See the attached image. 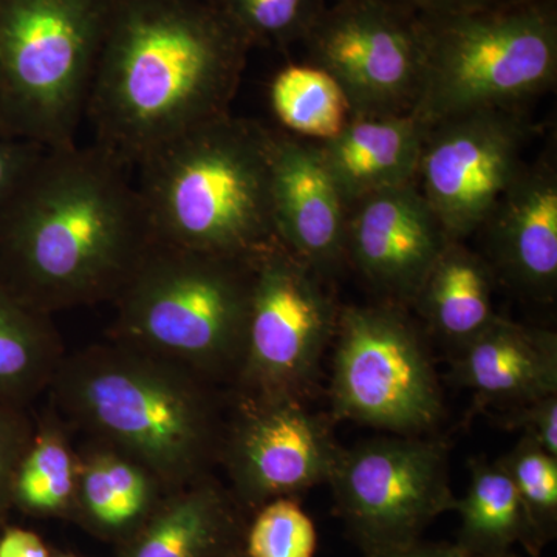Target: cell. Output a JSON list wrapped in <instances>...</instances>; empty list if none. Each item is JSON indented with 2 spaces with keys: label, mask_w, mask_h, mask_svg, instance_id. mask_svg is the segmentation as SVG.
Instances as JSON below:
<instances>
[{
  "label": "cell",
  "mask_w": 557,
  "mask_h": 557,
  "mask_svg": "<svg viewBox=\"0 0 557 557\" xmlns=\"http://www.w3.org/2000/svg\"><path fill=\"white\" fill-rule=\"evenodd\" d=\"M64 357L50 314L33 309L0 277V401L21 405L49 391Z\"/></svg>",
  "instance_id": "44dd1931"
},
{
  "label": "cell",
  "mask_w": 557,
  "mask_h": 557,
  "mask_svg": "<svg viewBox=\"0 0 557 557\" xmlns=\"http://www.w3.org/2000/svg\"><path fill=\"white\" fill-rule=\"evenodd\" d=\"M426 134L412 113L351 116L335 138L319 146L350 207L370 194L416 183Z\"/></svg>",
  "instance_id": "ac0fdd59"
},
{
  "label": "cell",
  "mask_w": 557,
  "mask_h": 557,
  "mask_svg": "<svg viewBox=\"0 0 557 557\" xmlns=\"http://www.w3.org/2000/svg\"><path fill=\"white\" fill-rule=\"evenodd\" d=\"M317 271L281 242L251 260V292L236 384L242 395H296L336 332Z\"/></svg>",
  "instance_id": "9c48e42d"
},
{
  "label": "cell",
  "mask_w": 557,
  "mask_h": 557,
  "mask_svg": "<svg viewBox=\"0 0 557 557\" xmlns=\"http://www.w3.org/2000/svg\"><path fill=\"white\" fill-rule=\"evenodd\" d=\"M116 0H0V134L76 145Z\"/></svg>",
  "instance_id": "52a82bcc"
},
{
  "label": "cell",
  "mask_w": 557,
  "mask_h": 557,
  "mask_svg": "<svg viewBox=\"0 0 557 557\" xmlns=\"http://www.w3.org/2000/svg\"><path fill=\"white\" fill-rule=\"evenodd\" d=\"M270 132L226 113L146 157L137 189L152 239L234 259L277 244Z\"/></svg>",
  "instance_id": "277c9868"
},
{
  "label": "cell",
  "mask_w": 557,
  "mask_h": 557,
  "mask_svg": "<svg viewBox=\"0 0 557 557\" xmlns=\"http://www.w3.org/2000/svg\"><path fill=\"white\" fill-rule=\"evenodd\" d=\"M152 240L127 168L95 145L47 149L0 223V277L50 317L113 302Z\"/></svg>",
  "instance_id": "7a4b0ae2"
},
{
  "label": "cell",
  "mask_w": 557,
  "mask_h": 557,
  "mask_svg": "<svg viewBox=\"0 0 557 557\" xmlns=\"http://www.w3.org/2000/svg\"><path fill=\"white\" fill-rule=\"evenodd\" d=\"M519 409L509 423L522 429L523 438L557 457V394L528 403Z\"/></svg>",
  "instance_id": "4dcf8cb0"
},
{
  "label": "cell",
  "mask_w": 557,
  "mask_h": 557,
  "mask_svg": "<svg viewBox=\"0 0 557 557\" xmlns=\"http://www.w3.org/2000/svg\"><path fill=\"white\" fill-rule=\"evenodd\" d=\"M368 557H468V555L458 545L424 544L418 541L405 547L369 553Z\"/></svg>",
  "instance_id": "836d02e7"
},
{
  "label": "cell",
  "mask_w": 557,
  "mask_h": 557,
  "mask_svg": "<svg viewBox=\"0 0 557 557\" xmlns=\"http://www.w3.org/2000/svg\"><path fill=\"white\" fill-rule=\"evenodd\" d=\"M317 547V528L309 516L292 497H281L258 509L242 552L245 557H313Z\"/></svg>",
  "instance_id": "83f0119b"
},
{
  "label": "cell",
  "mask_w": 557,
  "mask_h": 557,
  "mask_svg": "<svg viewBox=\"0 0 557 557\" xmlns=\"http://www.w3.org/2000/svg\"><path fill=\"white\" fill-rule=\"evenodd\" d=\"M222 557H245L244 552H242V548L234 549V552L228 553V555L222 556Z\"/></svg>",
  "instance_id": "e575fe53"
},
{
  "label": "cell",
  "mask_w": 557,
  "mask_h": 557,
  "mask_svg": "<svg viewBox=\"0 0 557 557\" xmlns=\"http://www.w3.org/2000/svg\"><path fill=\"white\" fill-rule=\"evenodd\" d=\"M46 150L27 139L0 137V223Z\"/></svg>",
  "instance_id": "f546056e"
},
{
  "label": "cell",
  "mask_w": 557,
  "mask_h": 557,
  "mask_svg": "<svg viewBox=\"0 0 557 557\" xmlns=\"http://www.w3.org/2000/svg\"><path fill=\"white\" fill-rule=\"evenodd\" d=\"M329 482L366 553L405 547L456 505L440 443L384 438L339 453Z\"/></svg>",
  "instance_id": "30bf717a"
},
{
  "label": "cell",
  "mask_w": 557,
  "mask_h": 557,
  "mask_svg": "<svg viewBox=\"0 0 557 557\" xmlns=\"http://www.w3.org/2000/svg\"><path fill=\"white\" fill-rule=\"evenodd\" d=\"M416 16H448L507 5L518 0H388Z\"/></svg>",
  "instance_id": "1f68e13d"
},
{
  "label": "cell",
  "mask_w": 557,
  "mask_h": 557,
  "mask_svg": "<svg viewBox=\"0 0 557 557\" xmlns=\"http://www.w3.org/2000/svg\"><path fill=\"white\" fill-rule=\"evenodd\" d=\"M271 201L277 240L319 276L347 259L348 205L319 143L270 132Z\"/></svg>",
  "instance_id": "9a60e30c"
},
{
  "label": "cell",
  "mask_w": 557,
  "mask_h": 557,
  "mask_svg": "<svg viewBox=\"0 0 557 557\" xmlns=\"http://www.w3.org/2000/svg\"><path fill=\"white\" fill-rule=\"evenodd\" d=\"M244 536L233 500L208 475L170 491L116 557H222Z\"/></svg>",
  "instance_id": "d6986e66"
},
{
  "label": "cell",
  "mask_w": 557,
  "mask_h": 557,
  "mask_svg": "<svg viewBox=\"0 0 557 557\" xmlns=\"http://www.w3.org/2000/svg\"><path fill=\"white\" fill-rule=\"evenodd\" d=\"M251 46L284 47L304 40L324 10L322 0H218Z\"/></svg>",
  "instance_id": "4316f807"
},
{
  "label": "cell",
  "mask_w": 557,
  "mask_h": 557,
  "mask_svg": "<svg viewBox=\"0 0 557 557\" xmlns=\"http://www.w3.org/2000/svg\"><path fill=\"white\" fill-rule=\"evenodd\" d=\"M53 557V556H51ZM54 557H76V556H70V555H60V556H54Z\"/></svg>",
  "instance_id": "d590c367"
},
{
  "label": "cell",
  "mask_w": 557,
  "mask_h": 557,
  "mask_svg": "<svg viewBox=\"0 0 557 557\" xmlns=\"http://www.w3.org/2000/svg\"><path fill=\"white\" fill-rule=\"evenodd\" d=\"M223 428L220 456L237 500L258 509L327 482L341 450L296 395H242Z\"/></svg>",
  "instance_id": "4fadbf2b"
},
{
  "label": "cell",
  "mask_w": 557,
  "mask_h": 557,
  "mask_svg": "<svg viewBox=\"0 0 557 557\" xmlns=\"http://www.w3.org/2000/svg\"><path fill=\"white\" fill-rule=\"evenodd\" d=\"M417 183L380 190L348 207L347 259L388 295L416 299L449 244Z\"/></svg>",
  "instance_id": "5bb4252c"
},
{
  "label": "cell",
  "mask_w": 557,
  "mask_h": 557,
  "mask_svg": "<svg viewBox=\"0 0 557 557\" xmlns=\"http://www.w3.org/2000/svg\"><path fill=\"white\" fill-rule=\"evenodd\" d=\"M49 394L70 431L135 458L170 491L208 478L220 456L212 384L116 341L65 355Z\"/></svg>",
  "instance_id": "3957f363"
},
{
  "label": "cell",
  "mask_w": 557,
  "mask_h": 557,
  "mask_svg": "<svg viewBox=\"0 0 557 557\" xmlns=\"http://www.w3.org/2000/svg\"><path fill=\"white\" fill-rule=\"evenodd\" d=\"M69 434L70 428L53 410L35 429L13 483V500L25 511L72 518L78 454Z\"/></svg>",
  "instance_id": "cb8c5ba5"
},
{
  "label": "cell",
  "mask_w": 557,
  "mask_h": 557,
  "mask_svg": "<svg viewBox=\"0 0 557 557\" xmlns=\"http://www.w3.org/2000/svg\"><path fill=\"white\" fill-rule=\"evenodd\" d=\"M274 115L289 135L319 143L335 138L351 119L338 81L318 65H288L270 86Z\"/></svg>",
  "instance_id": "d4e9b609"
},
{
  "label": "cell",
  "mask_w": 557,
  "mask_h": 557,
  "mask_svg": "<svg viewBox=\"0 0 557 557\" xmlns=\"http://www.w3.org/2000/svg\"><path fill=\"white\" fill-rule=\"evenodd\" d=\"M461 383L487 401L523 406L557 394V339L547 330L494 318L463 344Z\"/></svg>",
  "instance_id": "e0dca14e"
},
{
  "label": "cell",
  "mask_w": 557,
  "mask_h": 557,
  "mask_svg": "<svg viewBox=\"0 0 557 557\" xmlns=\"http://www.w3.org/2000/svg\"><path fill=\"white\" fill-rule=\"evenodd\" d=\"M468 557H474V556H468ZM505 557H515V556L508 555V556H505Z\"/></svg>",
  "instance_id": "8d00e7d4"
},
{
  "label": "cell",
  "mask_w": 557,
  "mask_h": 557,
  "mask_svg": "<svg viewBox=\"0 0 557 557\" xmlns=\"http://www.w3.org/2000/svg\"><path fill=\"white\" fill-rule=\"evenodd\" d=\"M76 454L78 475L72 518L95 536L120 545L170 493L149 468L104 443L87 440Z\"/></svg>",
  "instance_id": "ffe728a7"
},
{
  "label": "cell",
  "mask_w": 557,
  "mask_h": 557,
  "mask_svg": "<svg viewBox=\"0 0 557 557\" xmlns=\"http://www.w3.org/2000/svg\"><path fill=\"white\" fill-rule=\"evenodd\" d=\"M498 463L518 490L539 552L557 525V457L522 438Z\"/></svg>",
  "instance_id": "484cf974"
},
{
  "label": "cell",
  "mask_w": 557,
  "mask_h": 557,
  "mask_svg": "<svg viewBox=\"0 0 557 557\" xmlns=\"http://www.w3.org/2000/svg\"><path fill=\"white\" fill-rule=\"evenodd\" d=\"M333 408L339 418L395 432L438 420L442 398L416 330L384 307H351L336 324Z\"/></svg>",
  "instance_id": "ba28073f"
},
{
  "label": "cell",
  "mask_w": 557,
  "mask_h": 557,
  "mask_svg": "<svg viewBox=\"0 0 557 557\" xmlns=\"http://www.w3.org/2000/svg\"><path fill=\"white\" fill-rule=\"evenodd\" d=\"M251 260L152 240L116 296L109 339L214 384L236 380L247 329Z\"/></svg>",
  "instance_id": "5b68a950"
},
{
  "label": "cell",
  "mask_w": 557,
  "mask_h": 557,
  "mask_svg": "<svg viewBox=\"0 0 557 557\" xmlns=\"http://www.w3.org/2000/svg\"><path fill=\"white\" fill-rule=\"evenodd\" d=\"M214 2H218V0H214Z\"/></svg>",
  "instance_id": "74e56055"
},
{
  "label": "cell",
  "mask_w": 557,
  "mask_h": 557,
  "mask_svg": "<svg viewBox=\"0 0 557 557\" xmlns=\"http://www.w3.org/2000/svg\"><path fill=\"white\" fill-rule=\"evenodd\" d=\"M35 428L14 403L0 401V515L13 498L14 475Z\"/></svg>",
  "instance_id": "f1b7e54d"
},
{
  "label": "cell",
  "mask_w": 557,
  "mask_h": 557,
  "mask_svg": "<svg viewBox=\"0 0 557 557\" xmlns=\"http://www.w3.org/2000/svg\"><path fill=\"white\" fill-rule=\"evenodd\" d=\"M0 557H51L38 534L24 528H10L0 537Z\"/></svg>",
  "instance_id": "d6a6232c"
},
{
  "label": "cell",
  "mask_w": 557,
  "mask_h": 557,
  "mask_svg": "<svg viewBox=\"0 0 557 557\" xmlns=\"http://www.w3.org/2000/svg\"><path fill=\"white\" fill-rule=\"evenodd\" d=\"M504 276L536 299L557 285V170L552 153L523 163L482 228Z\"/></svg>",
  "instance_id": "2e32d148"
},
{
  "label": "cell",
  "mask_w": 557,
  "mask_h": 557,
  "mask_svg": "<svg viewBox=\"0 0 557 557\" xmlns=\"http://www.w3.org/2000/svg\"><path fill=\"white\" fill-rule=\"evenodd\" d=\"M0 137H2V134H0Z\"/></svg>",
  "instance_id": "f35d334b"
},
{
  "label": "cell",
  "mask_w": 557,
  "mask_h": 557,
  "mask_svg": "<svg viewBox=\"0 0 557 557\" xmlns=\"http://www.w3.org/2000/svg\"><path fill=\"white\" fill-rule=\"evenodd\" d=\"M247 36L214 0H116L86 120L124 168L230 113Z\"/></svg>",
  "instance_id": "6da1fadb"
},
{
  "label": "cell",
  "mask_w": 557,
  "mask_h": 557,
  "mask_svg": "<svg viewBox=\"0 0 557 557\" xmlns=\"http://www.w3.org/2000/svg\"><path fill=\"white\" fill-rule=\"evenodd\" d=\"M423 75L412 115L429 131L494 109H518L555 86L556 0L416 16Z\"/></svg>",
  "instance_id": "8992f818"
},
{
  "label": "cell",
  "mask_w": 557,
  "mask_h": 557,
  "mask_svg": "<svg viewBox=\"0 0 557 557\" xmlns=\"http://www.w3.org/2000/svg\"><path fill=\"white\" fill-rule=\"evenodd\" d=\"M460 515L458 547L468 556L505 557L515 544L539 553L525 508L500 463H474L467 496L456 500Z\"/></svg>",
  "instance_id": "603a6c76"
},
{
  "label": "cell",
  "mask_w": 557,
  "mask_h": 557,
  "mask_svg": "<svg viewBox=\"0 0 557 557\" xmlns=\"http://www.w3.org/2000/svg\"><path fill=\"white\" fill-rule=\"evenodd\" d=\"M530 135L523 108L469 113L428 131L416 183L449 240L482 228L523 166Z\"/></svg>",
  "instance_id": "7c38bea8"
},
{
  "label": "cell",
  "mask_w": 557,
  "mask_h": 557,
  "mask_svg": "<svg viewBox=\"0 0 557 557\" xmlns=\"http://www.w3.org/2000/svg\"><path fill=\"white\" fill-rule=\"evenodd\" d=\"M304 42L311 64L338 81L351 116L412 113L423 75L416 14L388 0H335Z\"/></svg>",
  "instance_id": "8fae6325"
},
{
  "label": "cell",
  "mask_w": 557,
  "mask_h": 557,
  "mask_svg": "<svg viewBox=\"0 0 557 557\" xmlns=\"http://www.w3.org/2000/svg\"><path fill=\"white\" fill-rule=\"evenodd\" d=\"M443 336L463 346L496 318L490 267L450 240L416 298Z\"/></svg>",
  "instance_id": "7402d4cb"
}]
</instances>
